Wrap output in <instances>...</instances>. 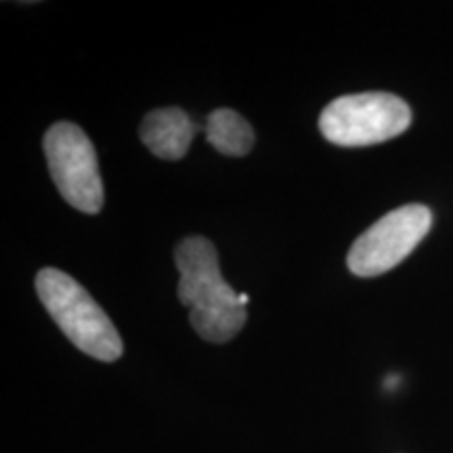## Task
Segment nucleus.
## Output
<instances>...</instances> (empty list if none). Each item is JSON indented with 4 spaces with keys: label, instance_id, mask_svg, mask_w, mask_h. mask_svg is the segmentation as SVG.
I'll use <instances>...</instances> for the list:
<instances>
[{
    "label": "nucleus",
    "instance_id": "nucleus-2",
    "mask_svg": "<svg viewBox=\"0 0 453 453\" xmlns=\"http://www.w3.org/2000/svg\"><path fill=\"white\" fill-rule=\"evenodd\" d=\"M36 292L73 347L105 364L120 359L124 353L120 334L73 277L53 267L38 271Z\"/></svg>",
    "mask_w": 453,
    "mask_h": 453
},
{
    "label": "nucleus",
    "instance_id": "nucleus-6",
    "mask_svg": "<svg viewBox=\"0 0 453 453\" xmlns=\"http://www.w3.org/2000/svg\"><path fill=\"white\" fill-rule=\"evenodd\" d=\"M197 124L180 107H162L147 113L139 134L147 150L162 160H180L189 151Z\"/></svg>",
    "mask_w": 453,
    "mask_h": 453
},
{
    "label": "nucleus",
    "instance_id": "nucleus-1",
    "mask_svg": "<svg viewBox=\"0 0 453 453\" xmlns=\"http://www.w3.org/2000/svg\"><path fill=\"white\" fill-rule=\"evenodd\" d=\"M180 273L179 300L189 307V321L203 340L223 344L240 334L246 324V307L220 275L219 257L206 237H185L174 250Z\"/></svg>",
    "mask_w": 453,
    "mask_h": 453
},
{
    "label": "nucleus",
    "instance_id": "nucleus-4",
    "mask_svg": "<svg viewBox=\"0 0 453 453\" xmlns=\"http://www.w3.org/2000/svg\"><path fill=\"white\" fill-rule=\"evenodd\" d=\"M50 177L70 206L84 214L104 208V183L95 147L73 122H57L44 134Z\"/></svg>",
    "mask_w": 453,
    "mask_h": 453
},
{
    "label": "nucleus",
    "instance_id": "nucleus-7",
    "mask_svg": "<svg viewBox=\"0 0 453 453\" xmlns=\"http://www.w3.org/2000/svg\"><path fill=\"white\" fill-rule=\"evenodd\" d=\"M203 133H206L208 143L225 156L242 157L250 154L254 147V130L250 122L243 120L240 113L229 107L214 110L206 118Z\"/></svg>",
    "mask_w": 453,
    "mask_h": 453
},
{
    "label": "nucleus",
    "instance_id": "nucleus-5",
    "mask_svg": "<svg viewBox=\"0 0 453 453\" xmlns=\"http://www.w3.org/2000/svg\"><path fill=\"white\" fill-rule=\"evenodd\" d=\"M430 225L433 212L422 203H407L384 214L365 234L357 237L349 250L347 265L350 273L376 277L395 269L428 235Z\"/></svg>",
    "mask_w": 453,
    "mask_h": 453
},
{
    "label": "nucleus",
    "instance_id": "nucleus-3",
    "mask_svg": "<svg viewBox=\"0 0 453 453\" xmlns=\"http://www.w3.org/2000/svg\"><path fill=\"white\" fill-rule=\"evenodd\" d=\"M411 107L393 93H357L334 99L319 116L321 134L340 147H367L399 137Z\"/></svg>",
    "mask_w": 453,
    "mask_h": 453
}]
</instances>
